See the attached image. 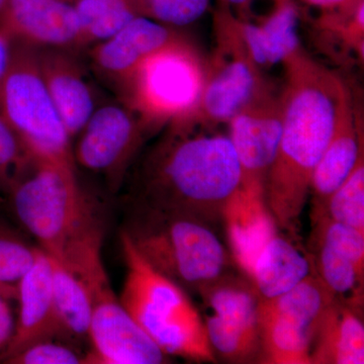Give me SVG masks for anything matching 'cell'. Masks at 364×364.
<instances>
[{
    "mask_svg": "<svg viewBox=\"0 0 364 364\" xmlns=\"http://www.w3.org/2000/svg\"><path fill=\"white\" fill-rule=\"evenodd\" d=\"M13 296L0 291V360L6 353L16 331V317L14 315Z\"/></svg>",
    "mask_w": 364,
    "mask_h": 364,
    "instance_id": "1f68e13d",
    "label": "cell"
},
{
    "mask_svg": "<svg viewBox=\"0 0 364 364\" xmlns=\"http://www.w3.org/2000/svg\"><path fill=\"white\" fill-rule=\"evenodd\" d=\"M132 207L124 232L157 272L196 291L225 274L228 254L210 225L142 203Z\"/></svg>",
    "mask_w": 364,
    "mask_h": 364,
    "instance_id": "277c9868",
    "label": "cell"
},
{
    "mask_svg": "<svg viewBox=\"0 0 364 364\" xmlns=\"http://www.w3.org/2000/svg\"><path fill=\"white\" fill-rule=\"evenodd\" d=\"M186 38L178 28L136 16L109 39L92 46L91 65L117 90L144 60Z\"/></svg>",
    "mask_w": 364,
    "mask_h": 364,
    "instance_id": "4fadbf2b",
    "label": "cell"
},
{
    "mask_svg": "<svg viewBox=\"0 0 364 364\" xmlns=\"http://www.w3.org/2000/svg\"><path fill=\"white\" fill-rule=\"evenodd\" d=\"M126 277L119 299L132 318L166 355L215 363L205 322L183 287L151 267L122 232Z\"/></svg>",
    "mask_w": 364,
    "mask_h": 364,
    "instance_id": "3957f363",
    "label": "cell"
},
{
    "mask_svg": "<svg viewBox=\"0 0 364 364\" xmlns=\"http://www.w3.org/2000/svg\"><path fill=\"white\" fill-rule=\"evenodd\" d=\"M272 9L255 23L239 18L243 39L255 63L269 67L282 63L301 47L296 0H272Z\"/></svg>",
    "mask_w": 364,
    "mask_h": 364,
    "instance_id": "e0dca14e",
    "label": "cell"
},
{
    "mask_svg": "<svg viewBox=\"0 0 364 364\" xmlns=\"http://www.w3.org/2000/svg\"><path fill=\"white\" fill-rule=\"evenodd\" d=\"M219 1L226 4L231 9H236L238 18L247 20L251 14V6L254 0H219Z\"/></svg>",
    "mask_w": 364,
    "mask_h": 364,
    "instance_id": "e575fe53",
    "label": "cell"
},
{
    "mask_svg": "<svg viewBox=\"0 0 364 364\" xmlns=\"http://www.w3.org/2000/svg\"><path fill=\"white\" fill-rule=\"evenodd\" d=\"M14 42L4 31L0 30V81L9 68L13 54Z\"/></svg>",
    "mask_w": 364,
    "mask_h": 364,
    "instance_id": "836d02e7",
    "label": "cell"
},
{
    "mask_svg": "<svg viewBox=\"0 0 364 364\" xmlns=\"http://www.w3.org/2000/svg\"><path fill=\"white\" fill-rule=\"evenodd\" d=\"M138 16L172 26L191 25L207 13L210 0H127Z\"/></svg>",
    "mask_w": 364,
    "mask_h": 364,
    "instance_id": "f1b7e54d",
    "label": "cell"
},
{
    "mask_svg": "<svg viewBox=\"0 0 364 364\" xmlns=\"http://www.w3.org/2000/svg\"><path fill=\"white\" fill-rule=\"evenodd\" d=\"M0 30L13 42L33 48H80L78 16L69 0H6Z\"/></svg>",
    "mask_w": 364,
    "mask_h": 364,
    "instance_id": "7c38bea8",
    "label": "cell"
},
{
    "mask_svg": "<svg viewBox=\"0 0 364 364\" xmlns=\"http://www.w3.org/2000/svg\"><path fill=\"white\" fill-rule=\"evenodd\" d=\"M39 247H33L13 230L0 224V291L18 299L21 277L33 267Z\"/></svg>",
    "mask_w": 364,
    "mask_h": 364,
    "instance_id": "83f0119b",
    "label": "cell"
},
{
    "mask_svg": "<svg viewBox=\"0 0 364 364\" xmlns=\"http://www.w3.org/2000/svg\"><path fill=\"white\" fill-rule=\"evenodd\" d=\"M317 255L314 261L316 274L337 301L363 312L364 265L327 244L315 242Z\"/></svg>",
    "mask_w": 364,
    "mask_h": 364,
    "instance_id": "603a6c76",
    "label": "cell"
},
{
    "mask_svg": "<svg viewBox=\"0 0 364 364\" xmlns=\"http://www.w3.org/2000/svg\"><path fill=\"white\" fill-rule=\"evenodd\" d=\"M261 359L272 364H311L314 331L291 318L258 308Z\"/></svg>",
    "mask_w": 364,
    "mask_h": 364,
    "instance_id": "44dd1931",
    "label": "cell"
},
{
    "mask_svg": "<svg viewBox=\"0 0 364 364\" xmlns=\"http://www.w3.org/2000/svg\"><path fill=\"white\" fill-rule=\"evenodd\" d=\"M50 260L53 298L64 338L88 340L92 313L90 291L70 268L55 258Z\"/></svg>",
    "mask_w": 364,
    "mask_h": 364,
    "instance_id": "7402d4cb",
    "label": "cell"
},
{
    "mask_svg": "<svg viewBox=\"0 0 364 364\" xmlns=\"http://www.w3.org/2000/svg\"><path fill=\"white\" fill-rule=\"evenodd\" d=\"M245 273L261 299H272L316 272L305 251L277 231L261 246Z\"/></svg>",
    "mask_w": 364,
    "mask_h": 364,
    "instance_id": "2e32d148",
    "label": "cell"
},
{
    "mask_svg": "<svg viewBox=\"0 0 364 364\" xmlns=\"http://www.w3.org/2000/svg\"><path fill=\"white\" fill-rule=\"evenodd\" d=\"M35 52L41 76L72 140L97 109L95 91L70 50L35 48Z\"/></svg>",
    "mask_w": 364,
    "mask_h": 364,
    "instance_id": "9a60e30c",
    "label": "cell"
},
{
    "mask_svg": "<svg viewBox=\"0 0 364 364\" xmlns=\"http://www.w3.org/2000/svg\"><path fill=\"white\" fill-rule=\"evenodd\" d=\"M20 136L0 114V193L11 188L33 161Z\"/></svg>",
    "mask_w": 364,
    "mask_h": 364,
    "instance_id": "f546056e",
    "label": "cell"
},
{
    "mask_svg": "<svg viewBox=\"0 0 364 364\" xmlns=\"http://www.w3.org/2000/svg\"><path fill=\"white\" fill-rule=\"evenodd\" d=\"M230 247L236 262L245 272L261 246L279 231L264 196L242 188L228 202L223 213Z\"/></svg>",
    "mask_w": 364,
    "mask_h": 364,
    "instance_id": "ac0fdd59",
    "label": "cell"
},
{
    "mask_svg": "<svg viewBox=\"0 0 364 364\" xmlns=\"http://www.w3.org/2000/svg\"><path fill=\"white\" fill-rule=\"evenodd\" d=\"M230 141L238 157L241 188L264 196L282 131L280 95L270 88L242 109L228 123Z\"/></svg>",
    "mask_w": 364,
    "mask_h": 364,
    "instance_id": "8fae6325",
    "label": "cell"
},
{
    "mask_svg": "<svg viewBox=\"0 0 364 364\" xmlns=\"http://www.w3.org/2000/svg\"><path fill=\"white\" fill-rule=\"evenodd\" d=\"M282 64V131L268 173L265 203L277 227L294 232L314 171L342 114L353 102L343 79L313 59L301 46Z\"/></svg>",
    "mask_w": 364,
    "mask_h": 364,
    "instance_id": "6da1fadb",
    "label": "cell"
},
{
    "mask_svg": "<svg viewBox=\"0 0 364 364\" xmlns=\"http://www.w3.org/2000/svg\"><path fill=\"white\" fill-rule=\"evenodd\" d=\"M306 4L317 9L321 14H347L355 11L364 0H301Z\"/></svg>",
    "mask_w": 364,
    "mask_h": 364,
    "instance_id": "d6a6232c",
    "label": "cell"
},
{
    "mask_svg": "<svg viewBox=\"0 0 364 364\" xmlns=\"http://www.w3.org/2000/svg\"><path fill=\"white\" fill-rule=\"evenodd\" d=\"M76 167L33 158L9 191L21 224L50 257L60 259L67 246L97 221L79 186Z\"/></svg>",
    "mask_w": 364,
    "mask_h": 364,
    "instance_id": "5b68a950",
    "label": "cell"
},
{
    "mask_svg": "<svg viewBox=\"0 0 364 364\" xmlns=\"http://www.w3.org/2000/svg\"><path fill=\"white\" fill-rule=\"evenodd\" d=\"M92 313L85 363L160 364L166 355L144 332L116 296L109 280L91 287Z\"/></svg>",
    "mask_w": 364,
    "mask_h": 364,
    "instance_id": "30bf717a",
    "label": "cell"
},
{
    "mask_svg": "<svg viewBox=\"0 0 364 364\" xmlns=\"http://www.w3.org/2000/svg\"><path fill=\"white\" fill-rule=\"evenodd\" d=\"M312 364H363L360 313L334 299L318 321L310 354Z\"/></svg>",
    "mask_w": 364,
    "mask_h": 364,
    "instance_id": "d6986e66",
    "label": "cell"
},
{
    "mask_svg": "<svg viewBox=\"0 0 364 364\" xmlns=\"http://www.w3.org/2000/svg\"><path fill=\"white\" fill-rule=\"evenodd\" d=\"M6 0H0V11H1L2 7H4V4H6Z\"/></svg>",
    "mask_w": 364,
    "mask_h": 364,
    "instance_id": "d590c367",
    "label": "cell"
},
{
    "mask_svg": "<svg viewBox=\"0 0 364 364\" xmlns=\"http://www.w3.org/2000/svg\"><path fill=\"white\" fill-rule=\"evenodd\" d=\"M215 47L205 61V80L196 107L169 126L210 129L228 124L269 87L242 36L239 18L219 1L214 13Z\"/></svg>",
    "mask_w": 364,
    "mask_h": 364,
    "instance_id": "52a82bcc",
    "label": "cell"
},
{
    "mask_svg": "<svg viewBox=\"0 0 364 364\" xmlns=\"http://www.w3.org/2000/svg\"><path fill=\"white\" fill-rule=\"evenodd\" d=\"M241 188L238 157L229 136L167 127L144 158L133 202L214 224Z\"/></svg>",
    "mask_w": 364,
    "mask_h": 364,
    "instance_id": "7a4b0ae2",
    "label": "cell"
},
{
    "mask_svg": "<svg viewBox=\"0 0 364 364\" xmlns=\"http://www.w3.org/2000/svg\"><path fill=\"white\" fill-rule=\"evenodd\" d=\"M18 313L16 331L2 363L31 345L64 338L53 298L52 265L39 248L33 267L21 277L18 289Z\"/></svg>",
    "mask_w": 364,
    "mask_h": 364,
    "instance_id": "5bb4252c",
    "label": "cell"
},
{
    "mask_svg": "<svg viewBox=\"0 0 364 364\" xmlns=\"http://www.w3.org/2000/svg\"><path fill=\"white\" fill-rule=\"evenodd\" d=\"M146 135L142 122L127 105H102L79 133L73 148L74 161L104 177L109 188L117 191Z\"/></svg>",
    "mask_w": 364,
    "mask_h": 364,
    "instance_id": "9c48e42d",
    "label": "cell"
},
{
    "mask_svg": "<svg viewBox=\"0 0 364 364\" xmlns=\"http://www.w3.org/2000/svg\"><path fill=\"white\" fill-rule=\"evenodd\" d=\"M77 14L80 48L109 39L136 14L127 0H69Z\"/></svg>",
    "mask_w": 364,
    "mask_h": 364,
    "instance_id": "d4e9b609",
    "label": "cell"
},
{
    "mask_svg": "<svg viewBox=\"0 0 364 364\" xmlns=\"http://www.w3.org/2000/svg\"><path fill=\"white\" fill-rule=\"evenodd\" d=\"M205 60L188 38L144 60L117 90L148 134L179 123L196 107Z\"/></svg>",
    "mask_w": 364,
    "mask_h": 364,
    "instance_id": "8992f818",
    "label": "cell"
},
{
    "mask_svg": "<svg viewBox=\"0 0 364 364\" xmlns=\"http://www.w3.org/2000/svg\"><path fill=\"white\" fill-rule=\"evenodd\" d=\"M325 217L364 232V154L349 176L322 205L314 208V218Z\"/></svg>",
    "mask_w": 364,
    "mask_h": 364,
    "instance_id": "484cf974",
    "label": "cell"
},
{
    "mask_svg": "<svg viewBox=\"0 0 364 364\" xmlns=\"http://www.w3.org/2000/svg\"><path fill=\"white\" fill-rule=\"evenodd\" d=\"M353 104L342 114L331 140L318 161L311 183L314 208L322 205L346 179L363 151V132Z\"/></svg>",
    "mask_w": 364,
    "mask_h": 364,
    "instance_id": "ffe728a7",
    "label": "cell"
},
{
    "mask_svg": "<svg viewBox=\"0 0 364 364\" xmlns=\"http://www.w3.org/2000/svg\"><path fill=\"white\" fill-rule=\"evenodd\" d=\"M63 340L52 339L26 347L16 355L4 361L11 364H78L85 363V355H81L73 347L63 343Z\"/></svg>",
    "mask_w": 364,
    "mask_h": 364,
    "instance_id": "4dcf8cb0",
    "label": "cell"
},
{
    "mask_svg": "<svg viewBox=\"0 0 364 364\" xmlns=\"http://www.w3.org/2000/svg\"><path fill=\"white\" fill-rule=\"evenodd\" d=\"M198 291L214 315L241 324L259 325L260 296L252 284L230 279L224 274Z\"/></svg>",
    "mask_w": 364,
    "mask_h": 364,
    "instance_id": "cb8c5ba5",
    "label": "cell"
},
{
    "mask_svg": "<svg viewBox=\"0 0 364 364\" xmlns=\"http://www.w3.org/2000/svg\"><path fill=\"white\" fill-rule=\"evenodd\" d=\"M203 322L213 350L225 359L246 363L260 353L259 325L232 322L214 314Z\"/></svg>",
    "mask_w": 364,
    "mask_h": 364,
    "instance_id": "4316f807",
    "label": "cell"
},
{
    "mask_svg": "<svg viewBox=\"0 0 364 364\" xmlns=\"http://www.w3.org/2000/svg\"><path fill=\"white\" fill-rule=\"evenodd\" d=\"M0 114L33 157L76 167L71 138L31 46L14 42L9 68L0 81Z\"/></svg>",
    "mask_w": 364,
    "mask_h": 364,
    "instance_id": "ba28073f",
    "label": "cell"
}]
</instances>
